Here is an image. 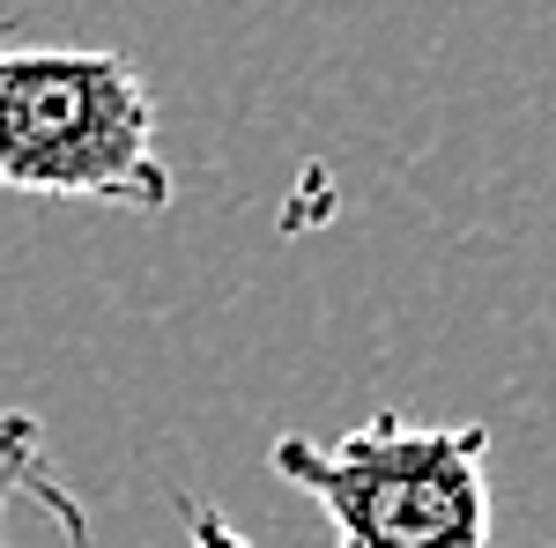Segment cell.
Here are the masks:
<instances>
[{
    "label": "cell",
    "instance_id": "3957f363",
    "mask_svg": "<svg viewBox=\"0 0 556 548\" xmlns=\"http://www.w3.org/2000/svg\"><path fill=\"white\" fill-rule=\"evenodd\" d=\"M23 497L67 534V548H89L83 497L60 482V467L45 460V422L30 408H0V548H8V511L23 505Z\"/></svg>",
    "mask_w": 556,
    "mask_h": 548
},
{
    "label": "cell",
    "instance_id": "7a4b0ae2",
    "mask_svg": "<svg viewBox=\"0 0 556 548\" xmlns=\"http://www.w3.org/2000/svg\"><path fill=\"white\" fill-rule=\"evenodd\" d=\"M267 467L334 519V548H490V437L371 416L349 437H275Z\"/></svg>",
    "mask_w": 556,
    "mask_h": 548
},
{
    "label": "cell",
    "instance_id": "6da1fadb",
    "mask_svg": "<svg viewBox=\"0 0 556 548\" xmlns=\"http://www.w3.org/2000/svg\"><path fill=\"white\" fill-rule=\"evenodd\" d=\"M0 186L30 201L172 208V164L156 156V104L127 52L0 38Z\"/></svg>",
    "mask_w": 556,
    "mask_h": 548
},
{
    "label": "cell",
    "instance_id": "277c9868",
    "mask_svg": "<svg viewBox=\"0 0 556 548\" xmlns=\"http://www.w3.org/2000/svg\"><path fill=\"white\" fill-rule=\"evenodd\" d=\"M186 541L193 548H253L215 505H201V497H186Z\"/></svg>",
    "mask_w": 556,
    "mask_h": 548
}]
</instances>
